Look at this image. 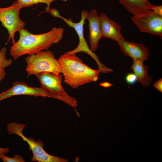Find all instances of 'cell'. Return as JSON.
<instances>
[{
  "instance_id": "obj_4",
  "label": "cell",
  "mask_w": 162,
  "mask_h": 162,
  "mask_svg": "<svg viewBox=\"0 0 162 162\" xmlns=\"http://www.w3.org/2000/svg\"><path fill=\"white\" fill-rule=\"evenodd\" d=\"M24 124L12 122L7 125V131L9 134H15L20 137L29 146L33 154L32 161L38 162H68L67 159L54 156L47 153L43 149L44 144L40 140L35 141L32 138H27L22 133L25 127Z\"/></svg>"
},
{
  "instance_id": "obj_13",
  "label": "cell",
  "mask_w": 162,
  "mask_h": 162,
  "mask_svg": "<svg viewBox=\"0 0 162 162\" xmlns=\"http://www.w3.org/2000/svg\"><path fill=\"white\" fill-rule=\"evenodd\" d=\"M129 12L137 15L151 10L153 5L148 0H118Z\"/></svg>"
},
{
  "instance_id": "obj_7",
  "label": "cell",
  "mask_w": 162,
  "mask_h": 162,
  "mask_svg": "<svg viewBox=\"0 0 162 162\" xmlns=\"http://www.w3.org/2000/svg\"><path fill=\"white\" fill-rule=\"evenodd\" d=\"M22 8L17 0L9 7L0 8V21L8 31V42L11 40L13 44L15 42L14 35L16 32L24 28L25 26V22L19 17V12Z\"/></svg>"
},
{
  "instance_id": "obj_17",
  "label": "cell",
  "mask_w": 162,
  "mask_h": 162,
  "mask_svg": "<svg viewBox=\"0 0 162 162\" xmlns=\"http://www.w3.org/2000/svg\"><path fill=\"white\" fill-rule=\"evenodd\" d=\"M0 158L4 162H24L25 161L21 156L15 154L13 158L6 156L4 154H0Z\"/></svg>"
},
{
  "instance_id": "obj_10",
  "label": "cell",
  "mask_w": 162,
  "mask_h": 162,
  "mask_svg": "<svg viewBox=\"0 0 162 162\" xmlns=\"http://www.w3.org/2000/svg\"><path fill=\"white\" fill-rule=\"evenodd\" d=\"M120 51L125 56L131 57L133 60L139 59L144 61L148 59L149 53L147 47L143 43L139 44L120 40L117 41Z\"/></svg>"
},
{
  "instance_id": "obj_19",
  "label": "cell",
  "mask_w": 162,
  "mask_h": 162,
  "mask_svg": "<svg viewBox=\"0 0 162 162\" xmlns=\"http://www.w3.org/2000/svg\"><path fill=\"white\" fill-rule=\"evenodd\" d=\"M155 13L162 16V6L153 5L151 10Z\"/></svg>"
},
{
  "instance_id": "obj_22",
  "label": "cell",
  "mask_w": 162,
  "mask_h": 162,
  "mask_svg": "<svg viewBox=\"0 0 162 162\" xmlns=\"http://www.w3.org/2000/svg\"><path fill=\"white\" fill-rule=\"evenodd\" d=\"M100 85L101 86H102L104 88H108L112 86L113 85L109 82H105L100 83Z\"/></svg>"
},
{
  "instance_id": "obj_11",
  "label": "cell",
  "mask_w": 162,
  "mask_h": 162,
  "mask_svg": "<svg viewBox=\"0 0 162 162\" xmlns=\"http://www.w3.org/2000/svg\"><path fill=\"white\" fill-rule=\"evenodd\" d=\"M99 17L102 38H109L116 41L125 40L121 33L120 24L110 19L104 13L100 14Z\"/></svg>"
},
{
  "instance_id": "obj_20",
  "label": "cell",
  "mask_w": 162,
  "mask_h": 162,
  "mask_svg": "<svg viewBox=\"0 0 162 162\" xmlns=\"http://www.w3.org/2000/svg\"><path fill=\"white\" fill-rule=\"evenodd\" d=\"M160 92H162V79L161 78L156 81L153 85Z\"/></svg>"
},
{
  "instance_id": "obj_8",
  "label": "cell",
  "mask_w": 162,
  "mask_h": 162,
  "mask_svg": "<svg viewBox=\"0 0 162 162\" xmlns=\"http://www.w3.org/2000/svg\"><path fill=\"white\" fill-rule=\"evenodd\" d=\"M132 21L139 30L162 37V16L149 10L134 15Z\"/></svg>"
},
{
  "instance_id": "obj_14",
  "label": "cell",
  "mask_w": 162,
  "mask_h": 162,
  "mask_svg": "<svg viewBox=\"0 0 162 162\" xmlns=\"http://www.w3.org/2000/svg\"><path fill=\"white\" fill-rule=\"evenodd\" d=\"M143 62L144 61L142 60L133 59L130 68L136 75L137 81L145 87L149 85L152 77L148 75V67L145 65Z\"/></svg>"
},
{
  "instance_id": "obj_6",
  "label": "cell",
  "mask_w": 162,
  "mask_h": 162,
  "mask_svg": "<svg viewBox=\"0 0 162 162\" xmlns=\"http://www.w3.org/2000/svg\"><path fill=\"white\" fill-rule=\"evenodd\" d=\"M21 95L53 98L62 101L69 105H71L74 101L73 97L57 94L41 87L29 86L24 82L18 81H15L11 88L0 93V101L13 96Z\"/></svg>"
},
{
  "instance_id": "obj_23",
  "label": "cell",
  "mask_w": 162,
  "mask_h": 162,
  "mask_svg": "<svg viewBox=\"0 0 162 162\" xmlns=\"http://www.w3.org/2000/svg\"><path fill=\"white\" fill-rule=\"evenodd\" d=\"M9 150L8 148H2L0 147V154H7L9 152Z\"/></svg>"
},
{
  "instance_id": "obj_18",
  "label": "cell",
  "mask_w": 162,
  "mask_h": 162,
  "mask_svg": "<svg viewBox=\"0 0 162 162\" xmlns=\"http://www.w3.org/2000/svg\"><path fill=\"white\" fill-rule=\"evenodd\" d=\"M125 78L127 83L130 85L134 84L137 81L136 75L133 73H130L127 74L125 76Z\"/></svg>"
},
{
  "instance_id": "obj_12",
  "label": "cell",
  "mask_w": 162,
  "mask_h": 162,
  "mask_svg": "<svg viewBox=\"0 0 162 162\" xmlns=\"http://www.w3.org/2000/svg\"><path fill=\"white\" fill-rule=\"evenodd\" d=\"M86 19L89 22V38L90 50L92 52H94L98 48V42L102 38L99 17L97 11L93 9L88 12Z\"/></svg>"
},
{
  "instance_id": "obj_16",
  "label": "cell",
  "mask_w": 162,
  "mask_h": 162,
  "mask_svg": "<svg viewBox=\"0 0 162 162\" xmlns=\"http://www.w3.org/2000/svg\"><path fill=\"white\" fill-rule=\"evenodd\" d=\"M7 49L4 47L0 50V67L4 69L10 66L12 63V60L6 58V54Z\"/></svg>"
},
{
  "instance_id": "obj_2",
  "label": "cell",
  "mask_w": 162,
  "mask_h": 162,
  "mask_svg": "<svg viewBox=\"0 0 162 162\" xmlns=\"http://www.w3.org/2000/svg\"><path fill=\"white\" fill-rule=\"evenodd\" d=\"M64 82L73 88L98 79L100 71L94 70L84 64L75 54L61 56L58 59Z\"/></svg>"
},
{
  "instance_id": "obj_21",
  "label": "cell",
  "mask_w": 162,
  "mask_h": 162,
  "mask_svg": "<svg viewBox=\"0 0 162 162\" xmlns=\"http://www.w3.org/2000/svg\"><path fill=\"white\" fill-rule=\"evenodd\" d=\"M6 75L4 69L0 67V82L4 79Z\"/></svg>"
},
{
  "instance_id": "obj_3",
  "label": "cell",
  "mask_w": 162,
  "mask_h": 162,
  "mask_svg": "<svg viewBox=\"0 0 162 162\" xmlns=\"http://www.w3.org/2000/svg\"><path fill=\"white\" fill-rule=\"evenodd\" d=\"M26 68L28 76L35 75L43 72L62 73L58 60L56 59L50 51H42L32 55H28L25 59Z\"/></svg>"
},
{
  "instance_id": "obj_1",
  "label": "cell",
  "mask_w": 162,
  "mask_h": 162,
  "mask_svg": "<svg viewBox=\"0 0 162 162\" xmlns=\"http://www.w3.org/2000/svg\"><path fill=\"white\" fill-rule=\"evenodd\" d=\"M64 30L63 28L53 27L47 32L34 34L26 29H22L19 31V40L10 47V54L16 60L25 55H31L47 50L52 44L61 40Z\"/></svg>"
},
{
  "instance_id": "obj_9",
  "label": "cell",
  "mask_w": 162,
  "mask_h": 162,
  "mask_svg": "<svg viewBox=\"0 0 162 162\" xmlns=\"http://www.w3.org/2000/svg\"><path fill=\"white\" fill-rule=\"evenodd\" d=\"M41 87L53 93L65 96H69L65 92L62 84L63 76L61 74L43 72L36 75Z\"/></svg>"
},
{
  "instance_id": "obj_5",
  "label": "cell",
  "mask_w": 162,
  "mask_h": 162,
  "mask_svg": "<svg viewBox=\"0 0 162 162\" xmlns=\"http://www.w3.org/2000/svg\"><path fill=\"white\" fill-rule=\"evenodd\" d=\"M88 12L87 10H82L81 19L78 22H74L71 19H68L63 17L60 15L58 10L54 8L50 9L49 13L52 16L54 17H57L62 19L67 25L70 27L73 28L75 30L78 36L79 42L77 47L74 50L66 52L64 54H75L77 53L80 52L86 53L90 56L95 60L98 65V69L102 71L106 69V67L100 62L98 56L89 49L84 37V26Z\"/></svg>"
},
{
  "instance_id": "obj_15",
  "label": "cell",
  "mask_w": 162,
  "mask_h": 162,
  "mask_svg": "<svg viewBox=\"0 0 162 162\" xmlns=\"http://www.w3.org/2000/svg\"><path fill=\"white\" fill-rule=\"evenodd\" d=\"M21 5L24 7L32 6L34 4H38L39 3H45L46 4V10L42 12H47L49 13L50 10V5L53 1L56 0H61L66 2L67 0H17Z\"/></svg>"
}]
</instances>
